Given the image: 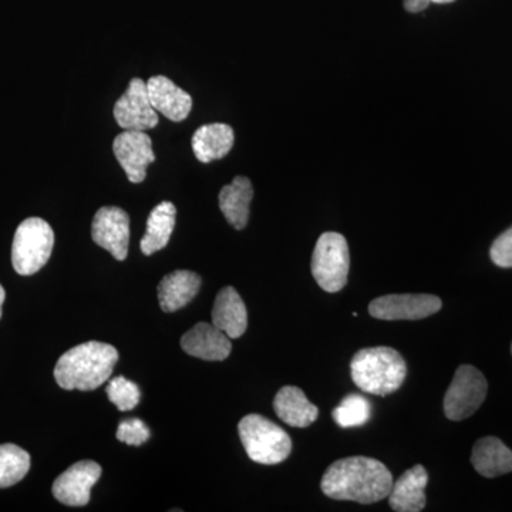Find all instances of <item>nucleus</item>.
I'll use <instances>...</instances> for the list:
<instances>
[{"instance_id":"obj_1","label":"nucleus","mask_w":512,"mask_h":512,"mask_svg":"<svg viewBox=\"0 0 512 512\" xmlns=\"http://www.w3.org/2000/svg\"><path fill=\"white\" fill-rule=\"evenodd\" d=\"M393 476L382 461L370 457H348L330 464L323 474V494L332 500L375 504L389 497Z\"/></svg>"},{"instance_id":"obj_2","label":"nucleus","mask_w":512,"mask_h":512,"mask_svg":"<svg viewBox=\"0 0 512 512\" xmlns=\"http://www.w3.org/2000/svg\"><path fill=\"white\" fill-rule=\"evenodd\" d=\"M119 360L114 346L86 342L67 350L55 367V379L64 390L90 392L107 382Z\"/></svg>"},{"instance_id":"obj_3","label":"nucleus","mask_w":512,"mask_h":512,"mask_svg":"<svg viewBox=\"0 0 512 512\" xmlns=\"http://www.w3.org/2000/svg\"><path fill=\"white\" fill-rule=\"evenodd\" d=\"M350 376L362 392L387 396L403 386L406 360L387 346L359 350L350 362Z\"/></svg>"},{"instance_id":"obj_4","label":"nucleus","mask_w":512,"mask_h":512,"mask_svg":"<svg viewBox=\"0 0 512 512\" xmlns=\"http://www.w3.org/2000/svg\"><path fill=\"white\" fill-rule=\"evenodd\" d=\"M238 433L248 457L258 464L282 463L292 451V440L278 424L261 416L248 414L239 421Z\"/></svg>"},{"instance_id":"obj_5","label":"nucleus","mask_w":512,"mask_h":512,"mask_svg":"<svg viewBox=\"0 0 512 512\" xmlns=\"http://www.w3.org/2000/svg\"><path fill=\"white\" fill-rule=\"evenodd\" d=\"M55 247V232L42 218H28L16 229L12 264L19 275L36 274L47 264Z\"/></svg>"},{"instance_id":"obj_6","label":"nucleus","mask_w":512,"mask_h":512,"mask_svg":"<svg viewBox=\"0 0 512 512\" xmlns=\"http://www.w3.org/2000/svg\"><path fill=\"white\" fill-rule=\"evenodd\" d=\"M312 275L325 292L342 291L348 284L350 269L349 245L338 232H325L316 242L312 255Z\"/></svg>"},{"instance_id":"obj_7","label":"nucleus","mask_w":512,"mask_h":512,"mask_svg":"<svg viewBox=\"0 0 512 512\" xmlns=\"http://www.w3.org/2000/svg\"><path fill=\"white\" fill-rule=\"evenodd\" d=\"M488 393L487 379L477 367H458L444 396V414L448 420L461 421L473 416Z\"/></svg>"},{"instance_id":"obj_8","label":"nucleus","mask_w":512,"mask_h":512,"mask_svg":"<svg viewBox=\"0 0 512 512\" xmlns=\"http://www.w3.org/2000/svg\"><path fill=\"white\" fill-rule=\"evenodd\" d=\"M114 119L123 130L147 131L158 126V113L148 96L147 83L140 77L131 80L128 89L114 104Z\"/></svg>"},{"instance_id":"obj_9","label":"nucleus","mask_w":512,"mask_h":512,"mask_svg":"<svg viewBox=\"0 0 512 512\" xmlns=\"http://www.w3.org/2000/svg\"><path fill=\"white\" fill-rule=\"evenodd\" d=\"M441 306L439 296L426 293L384 295L370 302L369 313L380 320H420L439 312Z\"/></svg>"},{"instance_id":"obj_10","label":"nucleus","mask_w":512,"mask_h":512,"mask_svg":"<svg viewBox=\"0 0 512 512\" xmlns=\"http://www.w3.org/2000/svg\"><path fill=\"white\" fill-rule=\"evenodd\" d=\"M113 151L128 180L134 184L146 180L148 165L156 161L153 141L146 131L124 130L114 140Z\"/></svg>"},{"instance_id":"obj_11","label":"nucleus","mask_w":512,"mask_h":512,"mask_svg":"<svg viewBox=\"0 0 512 512\" xmlns=\"http://www.w3.org/2000/svg\"><path fill=\"white\" fill-rule=\"evenodd\" d=\"M92 238L117 261H126L130 244V217L119 207H101L92 224Z\"/></svg>"},{"instance_id":"obj_12","label":"nucleus","mask_w":512,"mask_h":512,"mask_svg":"<svg viewBox=\"0 0 512 512\" xmlns=\"http://www.w3.org/2000/svg\"><path fill=\"white\" fill-rule=\"evenodd\" d=\"M101 477V467L92 460L79 461L67 468L53 483L57 501L69 507H84L90 503V493Z\"/></svg>"},{"instance_id":"obj_13","label":"nucleus","mask_w":512,"mask_h":512,"mask_svg":"<svg viewBox=\"0 0 512 512\" xmlns=\"http://www.w3.org/2000/svg\"><path fill=\"white\" fill-rule=\"evenodd\" d=\"M181 348L187 355L207 362H222L231 355L232 343L222 330L212 323L200 322L181 338Z\"/></svg>"},{"instance_id":"obj_14","label":"nucleus","mask_w":512,"mask_h":512,"mask_svg":"<svg viewBox=\"0 0 512 512\" xmlns=\"http://www.w3.org/2000/svg\"><path fill=\"white\" fill-rule=\"evenodd\" d=\"M148 96L157 113L180 123L190 116L192 97L165 76H153L147 82Z\"/></svg>"},{"instance_id":"obj_15","label":"nucleus","mask_w":512,"mask_h":512,"mask_svg":"<svg viewBox=\"0 0 512 512\" xmlns=\"http://www.w3.org/2000/svg\"><path fill=\"white\" fill-rule=\"evenodd\" d=\"M429 473L426 467L417 464L407 470L396 483H393L389 494V504L396 512H420L426 507V490Z\"/></svg>"},{"instance_id":"obj_16","label":"nucleus","mask_w":512,"mask_h":512,"mask_svg":"<svg viewBox=\"0 0 512 512\" xmlns=\"http://www.w3.org/2000/svg\"><path fill=\"white\" fill-rule=\"evenodd\" d=\"M212 325L228 338L238 339L247 332L248 312L241 295L232 286L221 289L212 308Z\"/></svg>"},{"instance_id":"obj_17","label":"nucleus","mask_w":512,"mask_h":512,"mask_svg":"<svg viewBox=\"0 0 512 512\" xmlns=\"http://www.w3.org/2000/svg\"><path fill=\"white\" fill-rule=\"evenodd\" d=\"M201 276L195 272L174 271L164 276L158 285V302L164 312L180 311L197 296L201 289Z\"/></svg>"},{"instance_id":"obj_18","label":"nucleus","mask_w":512,"mask_h":512,"mask_svg":"<svg viewBox=\"0 0 512 512\" xmlns=\"http://www.w3.org/2000/svg\"><path fill=\"white\" fill-rule=\"evenodd\" d=\"M274 410L285 424L298 429L311 426L319 417L318 407L309 402L302 389L295 386L282 387L276 393Z\"/></svg>"},{"instance_id":"obj_19","label":"nucleus","mask_w":512,"mask_h":512,"mask_svg":"<svg viewBox=\"0 0 512 512\" xmlns=\"http://www.w3.org/2000/svg\"><path fill=\"white\" fill-rule=\"evenodd\" d=\"M234 130L228 124H205L195 131L191 146L195 157L201 163L208 164L228 156L234 146Z\"/></svg>"},{"instance_id":"obj_20","label":"nucleus","mask_w":512,"mask_h":512,"mask_svg":"<svg viewBox=\"0 0 512 512\" xmlns=\"http://www.w3.org/2000/svg\"><path fill=\"white\" fill-rule=\"evenodd\" d=\"M471 463L483 477L504 476L512 471V450L497 437H484L474 444Z\"/></svg>"},{"instance_id":"obj_21","label":"nucleus","mask_w":512,"mask_h":512,"mask_svg":"<svg viewBox=\"0 0 512 512\" xmlns=\"http://www.w3.org/2000/svg\"><path fill=\"white\" fill-rule=\"evenodd\" d=\"M254 198V187L247 177H235L231 184L220 192V208L229 224L235 229H244L249 220V207Z\"/></svg>"},{"instance_id":"obj_22","label":"nucleus","mask_w":512,"mask_h":512,"mask_svg":"<svg viewBox=\"0 0 512 512\" xmlns=\"http://www.w3.org/2000/svg\"><path fill=\"white\" fill-rule=\"evenodd\" d=\"M177 208L173 202L163 201L151 211L147 220L146 235L140 242L141 252L150 256L167 247L175 227Z\"/></svg>"},{"instance_id":"obj_23","label":"nucleus","mask_w":512,"mask_h":512,"mask_svg":"<svg viewBox=\"0 0 512 512\" xmlns=\"http://www.w3.org/2000/svg\"><path fill=\"white\" fill-rule=\"evenodd\" d=\"M30 470V456L15 444L0 446V488L12 487L26 477Z\"/></svg>"},{"instance_id":"obj_24","label":"nucleus","mask_w":512,"mask_h":512,"mask_svg":"<svg viewBox=\"0 0 512 512\" xmlns=\"http://www.w3.org/2000/svg\"><path fill=\"white\" fill-rule=\"evenodd\" d=\"M332 416L343 429L363 426L372 416V404L362 394H349L333 410Z\"/></svg>"},{"instance_id":"obj_25","label":"nucleus","mask_w":512,"mask_h":512,"mask_svg":"<svg viewBox=\"0 0 512 512\" xmlns=\"http://www.w3.org/2000/svg\"><path fill=\"white\" fill-rule=\"evenodd\" d=\"M109 400L120 412H130L140 403L141 393L136 383L123 376L114 377L107 386Z\"/></svg>"},{"instance_id":"obj_26","label":"nucleus","mask_w":512,"mask_h":512,"mask_svg":"<svg viewBox=\"0 0 512 512\" xmlns=\"http://www.w3.org/2000/svg\"><path fill=\"white\" fill-rule=\"evenodd\" d=\"M117 439L128 446L138 447L150 439V429L143 420L127 419L121 421L119 430H117Z\"/></svg>"},{"instance_id":"obj_27","label":"nucleus","mask_w":512,"mask_h":512,"mask_svg":"<svg viewBox=\"0 0 512 512\" xmlns=\"http://www.w3.org/2000/svg\"><path fill=\"white\" fill-rule=\"evenodd\" d=\"M490 256L500 268H512V227L495 239Z\"/></svg>"},{"instance_id":"obj_28","label":"nucleus","mask_w":512,"mask_h":512,"mask_svg":"<svg viewBox=\"0 0 512 512\" xmlns=\"http://www.w3.org/2000/svg\"><path fill=\"white\" fill-rule=\"evenodd\" d=\"M431 0H403L404 9L410 13L423 12L429 8Z\"/></svg>"},{"instance_id":"obj_29","label":"nucleus","mask_w":512,"mask_h":512,"mask_svg":"<svg viewBox=\"0 0 512 512\" xmlns=\"http://www.w3.org/2000/svg\"><path fill=\"white\" fill-rule=\"evenodd\" d=\"M5 298H6L5 289H3V286L0 285V318H2V306H3V302H5Z\"/></svg>"},{"instance_id":"obj_30","label":"nucleus","mask_w":512,"mask_h":512,"mask_svg":"<svg viewBox=\"0 0 512 512\" xmlns=\"http://www.w3.org/2000/svg\"><path fill=\"white\" fill-rule=\"evenodd\" d=\"M431 2L433 3H451V2H454V0H431Z\"/></svg>"},{"instance_id":"obj_31","label":"nucleus","mask_w":512,"mask_h":512,"mask_svg":"<svg viewBox=\"0 0 512 512\" xmlns=\"http://www.w3.org/2000/svg\"><path fill=\"white\" fill-rule=\"evenodd\" d=\"M511 353H512V345H511Z\"/></svg>"}]
</instances>
